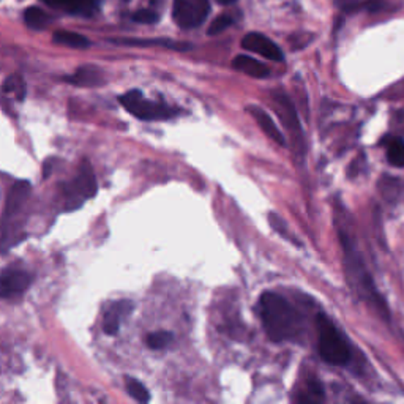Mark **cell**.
<instances>
[{"mask_svg":"<svg viewBox=\"0 0 404 404\" xmlns=\"http://www.w3.org/2000/svg\"><path fill=\"white\" fill-rule=\"evenodd\" d=\"M261 321L271 341L295 340L302 333V319L297 310L283 295L264 293L259 299Z\"/></svg>","mask_w":404,"mask_h":404,"instance_id":"1","label":"cell"},{"mask_svg":"<svg viewBox=\"0 0 404 404\" xmlns=\"http://www.w3.org/2000/svg\"><path fill=\"white\" fill-rule=\"evenodd\" d=\"M317 329V350L324 362L330 365H348L350 360V349L340 330L327 316L319 314L316 317Z\"/></svg>","mask_w":404,"mask_h":404,"instance_id":"2","label":"cell"},{"mask_svg":"<svg viewBox=\"0 0 404 404\" xmlns=\"http://www.w3.org/2000/svg\"><path fill=\"white\" fill-rule=\"evenodd\" d=\"M121 104L130 114H133L139 121H168L177 116V111L169 106L157 102H150L139 90H131L121 97Z\"/></svg>","mask_w":404,"mask_h":404,"instance_id":"3","label":"cell"},{"mask_svg":"<svg viewBox=\"0 0 404 404\" xmlns=\"http://www.w3.org/2000/svg\"><path fill=\"white\" fill-rule=\"evenodd\" d=\"M97 190L98 185L94 169H92L90 163H84L75 180L63 185L65 204H67L65 205V210L70 212L79 209L84 201H87L97 195Z\"/></svg>","mask_w":404,"mask_h":404,"instance_id":"4","label":"cell"},{"mask_svg":"<svg viewBox=\"0 0 404 404\" xmlns=\"http://www.w3.org/2000/svg\"><path fill=\"white\" fill-rule=\"evenodd\" d=\"M343 245H344V253H346V266H348V271H349V280L355 284L357 289L362 290L365 299H368L369 302H373L377 305V308L381 310L382 314L384 313L387 314V311L384 310V303L381 300V297L376 294L374 284L371 283L369 275L367 274L365 267H363L362 257L354 255L353 248H350V245L348 243V240L344 237H343Z\"/></svg>","mask_w":404,"mask_h":404,"instance_id":"5","label":"cell"},{"mask_svg":"<svg viewBox=\"0 0 404 404\" xmlns=\"http://www.w3.org/2000/svg\"><path fill=\"white\" fill-rule=\"evenodd\" d=\"M210 13L209 0H174L172 16L178 27L195 29L207 19Z\"/></svg>","mask_w":404,"mask_h":404,"instance_id":"6","label":"cell"},{"mask_svg":"<svg viewBox=\"0 0 404 404\" xmlns=\"http://www.w3.org/2000/svg\"><path fill=\"white\" fill-rule=\"evenodd\" d=\"M243 49L255 52V54H259L262 57L269 59V61L274 62H283V51L278 48V46L271 42L270 38L262 34H256V32H251V34L245 35L242 39Z\"/></svg>","mask_w":404,"mask_h":404,"instance_id":"7","label":"cell"},{"mask_svg":"<svg viewBox=\"0 0 404 404\" xmlns=\"http://www.w3.org/2000/svg\"><path fill=\"white\" fill-rule=\"evenodd\" d=\"M32 276L24 270H6L0 274V297L11 299L27 290Z\"/></svg>","mask_w":404,"mask_h":404,"instance_id":"8","label":"cell"},{"mask_svg":"<svg viewBox=\"0 0 404 404\" xmlns=\"http://www.w3.org/2000/svg\"><path fill=\"white\" fill-rule=\"evenodd\" d=\"M274 97L278 104V114H280L281 121L286 123L288 130L293 133L294 137H297V141H302L303 133H302L299 117H297V112H295L293 102L289 100L286 94H275Z\"/></svg>","mask_w":404,"mask_h":404,"instance_id":"9","label":"cell"},{"mask_svg":"<svg viewBox=\"0 0 404 404\" xmlns=\"http://www.w3.org/2000/svg\"><path fill=\"white\" fill-rule=\"evenodd\" d=\"M247 111H248V114L255 118L256 123L259 125L264 133H266L271 139V141H275L276 144H280V145L286 144L284 135L281 133L280 128L276 127V123L271 121V117L267 114L266 111L259 108V106H253V104L247 106Z\"/></svg>","mask_w":404,"mask_h":404,"instance_id":"10","label":"cell"},{"mask_svg":"<svg viewBox=\"0 0 404 404\" xmlns=\"http://www.w3.org/2000/svg\"><path fill=\"white\" fill-rule=\"evenodd\" d=\"M30 193V183L19 180L15 185H13L8 197H6V205H5V212H4V221L10 220L13 215H16L21 207L24 205L25 200Z\"/></svg>","mask_w":404,"mask_h":404,"instance_id":"11","label":"cell"},{"mask_svg":"<svg viewBox=\"0 0 404 404\" xmlns=\"http://www.w3.org/2000/svg\"><path fill=\"white\" fill-rule=\"evenodd\" d=\"M133 311V303L128 300L117 302L111 307V310L106 313L103 321V330L108 335H116L121 329V322L125 316H128Z\"/></svg>","mask_w":404,"mask_h":404,"instance_id":"12","label":"cell"},{"mask_svg":"<svg viewBox=\"0 0 404 404\" xmlns=\"http://www.w3.org/2000/svg\"><path fill=\"white\" fill-rule=\"evenodd\" d=\"M54 8L67 10L73 15L90 16L97 10V0H43Z\"/></svg>","mask_w":404,"mask_h":404,"instance_id":"13","label":"cell"},{"mask_svg":"<svg viewBox=\"0 0 404 404\" xmlns=\"http://www.w3.org/2000/svg\"><path fill=\"white\" fill-rule=\"evenodd\" d=\"M233 67L238 71L245 73V75L251 76V78L264 79L270 75V71L266 65L261 63L259 61H256V59H253V57H248V56H237L233 62Z\"/></svg>","mask_w":404,"mask_h":404,"instance_id":"14","label":"cell"},{"mask_svg":"<svg viewBox=\"0 0 404 404\" xmlns=\"http://www.w3.org/2000/svg\"><path fill=\"white\" fill-rule=\"evenodd\" d=\"M67 81L79 85V87H92V85H100L103 82L102 73L94 67L79 68L71 78H67Z\"/></svg>","mask_w":404,"mask_h":404,"instance_id":"15","label":"cell"},{"mask_svg":"<svg viewBox=\"0 0 404 404\" xmlns=\"http://www.w3.org/2000/svg\"><path fill=\"white\" fill-rule=\"evenodd\" d=\"M52 39H54V43L57 44H63V46H68V48H76V49H85L90 46L87 38L79 34H75V32L59 30L56 32L54 37H52Z\"/></svg>","mask_w":404,"mask_h":404,"instance_id":"16","label":"cell"},{"mask_svg":"<svg viewBox=\"0 0 404 404\" xmlns=\"http://www.w3.org/2000/svg\"><path fill=\"white\" fill-rule=\"evenodd\" d=\"M387 160L392 166L404 168V141L401 137H393L387 142Z\"/></svg>","mask_w":404,"mask_h":404,"instance_id":"17","label":"cell"},{"mask_svg":"<svg viewBox=\"0 0 404 404\" xmlns=\"http://www.w3.org/2000/svg\"><path fill=\"white\" fill-rule=\"evenodd\" d=\"M24 21L25 24L29 25L30 29H35V30H42L44 27H48L49 24V16L46 15V11H43L42 8H37V6H32L27 11L24 13Z\"/></svg>","mask_w":404,"mask_h":404,"instance_id":"18","label":"cell"},{"mask_svg":"<svg viewBox=\"0 0 404 404\" xmlns=\"http://www.w3.org/2000/svg\"><path fill=\"white\" fill-rule=\"evenodd\" d=\"M127 390L131 398H135L139 403H149L150 401V393L149 390L145 388L144 384L136 381L135 377H127Z\"/></svg>","mask_w":404,"mask_h":404,"instance_id":"19","label":"cell"},{"mask_svg":"<svg viewBox=\"0 0 404 404\" xmlns=\"http://www.w3.org/2000/svg\"><path fill=\"white\" fill-rule=\"evenodd\" d=\"M172 333L171 332H164V330H161V332H154V333H150L147 336V346L150 349H155V350H160V349H164V348H168L169 344L172 343Z\"/></svg>","mask_w":404,"mask_h":404,"instance_id":"20","label":"cell"},{"mask_svg":"<svg viewBox=\"0 0 404 404\" xmlns=\"http://www.w3.org/2000/svg\"><path fill=\"white\" fill-rule=\"evenodd\" d=\"M233 23H234V19H233V16H231V15H221V16L215 18L214 21H212L210 27H209V35L220 34V32L226 30Z\"/></svg>","mask_w":404,"mask_h":404,"instance_id":"21","label":"cell"},{"mask_svg":"<svg viewBox=\"0 0 404 404\" xmlns=\"http://www.w3.org/2000/svg\"><path fill=\"white\" fill-rule=\"evenodd\" d=\"M4 90H5V92H13V94H15V95L18 97V100H23V98H24V94H25L24 82H23V79L19 78V76H13V78H10L8 81L5 82Z\"/></svg>","mask_w":404,"mask_h":404,"instance_id":"22","label":"cell"},{"mask_svg":"<svg viewBox=\"0 0 404 404\" xmlns=\"http://www.w3.org/2000/svg\"><path fill=\"white\" fill-rule=\"evenodd\" d=\"M269 221H270V224H271V228H274V229L276 231V233H280L283 237L290 238V242L299 243L297 240H294V237H293V235H289L288 229H286V223H283L281 218L278 216L276 214H270V215H269Z\"/></svg>","mask_w":404,"mask_h":404,"instance_id":"23","label":"cell"},{"mask_svg":"<svg viewBox=\"0 0 404 404\" xmlns=\"http://www.w3.org/2000/svg\"><path fill=\"white\" fill-rule=\"evenodd\" d=\"M133 19L136 23H141V24H155L158 23L160 16L152 10H139L133 15Z\"/></svg>","mask_w":404,"mask_h":404,"instance_id":"24","label":"cell"},{"mask_svg":"<svg viewBox=\"0 0 404 404\" xmlns=\"http://www.w3.org/2000/svg\"><path fill=\"white\" fill-rule=\"evenodd\" d=\"M322 398H324V388H322V386L317 381H311L310 382V396L307 398V401H311V400L321 401Z\"/></svg>","mask_w":404,"mask_h":404,"instance_id":"25","label":"cell"},{"mask_svg":"<svg viewBox=\"0 0 404 404\" xmlns=\"http://www.w3.org/2000/svg\"><path fill=\"white\" fill-rule=\"evenodd\" d=\"M336 4L341 6L344 11H354L355 8H360V4L357 0H336Z\"/></svg>","mask_w":404,"mask_h":404,"instance_id":"26","label":"cell"},{"mask_svg":"<svg viewBox=\"0 0 404 404\" xmlns=\"http://www.w3.org/2000/svg\"><path fill=\"white\" fill-rule=\"evenodd\" d=\"M54 161H56V160H48V161H46L44 169H43V176H44V178H48V177H49V174L52 172V169H54Z\"/></svg>","mask_w":404,"mask_h":404,"instance_id":"27","label":"cell"},{"mask_svg":"<svg viewBox=\"0 0 404 404\" xmlns=\"http://www.w3.org/2000/svg\"><path fill=\"white\" fill-rule=\"evenodd\" d=\"M216 2L220 5H233L237 2V0H216Z\"/></svg>","mask_w":404,"mask_h":404,"instance_id":"28","label":"cell"}]
</instances>
